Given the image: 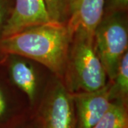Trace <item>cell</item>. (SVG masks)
I'll use <instances>...</instances> for the list:
<instances>
[{
    "mask_svg": "<svg viewBox=\"0 0 128 128\" xmlns=\"http://www.w3.org/2000/svg\"><path fill=\"white\" fill-rule=\"evenodd\" d=\"M30 118L26 96L10 82L0 66V128H17Z\"/></svg>",
    "mask_w": 128,
    "mask_h": 128,
    "instance_id": "8992f818",
    "label": "cell"
},
{
    "mask_svg": "<svg viewBox=\"0 0 128 128\" xmlns=\"http://www.w3.org/2000/svg\"><path fill=\"white\" fill-rule=\"evenodd\" d=\"M92 128H128V102L112 100Z\"/></svg>",
    "mask_w": 128,
    "mask_h": 128,
    "instance_id": "30bf717a",
    "label": "cell"
},
{
    "mask_svg": "<svg viewBox=\"0 0 128 128\" xmlns=\"http://www.w3.org/2000/svg\"><path fill=\"white\" fill-rule=\"evenodd\" d=\"M14 0H0V38L12 13Z\"/></svg>",
    "mask_w": 128,
    "mask_h": 128,
    "instance_id": "4fadbf2b",
    "label": "cell"
},
{
    "mask_svg": "<svg viewBox=\"0 0 128 128\" xmlns=\"http://www.w3.org/2000/svg\"><path fill=\"white\" fill-rule=\"evenodd\" d=\"M77 128H92L110 105L108 83L99 90L72 93Z\"/></svg>",
    "mask_w": 128,
    "mask_h": 128,
    "instance_id": "52a82bcc",
    "label": "cell"
},
{
    "mask_svg": "<svg viewBox=\"0 0 128 128\" xmlns=\"http://www.w3.org/2000/svg\"><path fill=\"white\" fill-rule=\"evenodd\" d=\"M52 22L67 24L70 16L71 0H44Z\"/></svg>",
    "mask_w": 128,
    "mask_h": 128,
    "instance_id": "7c38bea8",
    "label": "cell"
},
{
    "mask_svg": "<svg viewBox=\"0 0 128 128\" xmlns=\"http://www.w3.org/2000/svg\"><path fill=\"white\" fill-rule=\"evenodd\" d=\"M104 13V0H71L70 16L67 24L72 32L82 26L93 33Z\"/></svg>",
    "mask_w": 128,
    "mask_h": 128,
    "instance_id": "9c48e42d",
    "label": "cell"
},
{
    "mask_svg": "<svg viewBox=\"0 0 128 128\" xmlns=\"http://www.w3.org/2000/svg\"><path fill=\"white\" fill-rule=\"evenodd\" d=\"M0 66L10 82L26 96L32 115L54 74L36 61L14 54H0Z\"/></svg>",
    "mask_w": 128,
    "mask_h": 128,
    "instance_id": "277c9868",
    "label": "cell"
},
{
    "mask_svg": "<svg viewBox=\"0 0 128 128\" xmlns=\"http://www.w3.org/2000/svg\"><path fill=\"white\" fill-rule=\"evenodd\" d=\"M108 83L110 101L128 102V52L122 58L113 79Z\"/></svg>",
    "mask_w": 128,
    "mask_h": 128,
    "instance_id": "8fae6325",
    "label": "cell"
},
{
    "mask_svg": "<svg viewBox=\"0 0 128 128\" xmlns=\"http://www.w3.org/2000/svg\"><path fill=\"white\" fill-rule=\"evenodd\" d=\"M108 81L96 54L93 33L82 26L72 31L63 82L71 93L90 92L103 88Z\"/></svg>",
    "mask_w": 128,
    "mask_h": 128,
    "instance_id": "7a4b0ae2",
    "label": "cell"
},
{
    "mask_svg": "<svg viewBox=\"0 0 128 128\" xmlns=\"http://www.w3.org/2000/svg\"><path fill=\"white\" fill-rule=\"evenodd\" d=\"M17 128H36L34 126V124L33 122L31 121V120L29 119L28 120H27L26 122H25L24 123L22 124V125H20V126Z\"/></svg>",
    "mask_w": 128,
    "mask_h": 128,
    "instance_id": "9a60e30c",
    "label": "cell"
},
{
    "mask_svg": "<svg viewBox=\"0 0 128 128\" xmlns=\"http://www.w3.org/2000/svg\"><path fill=\"white\" fill-rule=\"evenodd\" d=\"M93 39L96 54L111 80L128 52V12L104 13L94 29Z\"/></svg>",
    "mask_w": 128,
    "mask_h": 128,
    "instance_id": "3957f363",
    "label": "cell"
},
{
    "mask_svg": "<svg viewBox=\"0 0 128 128\" xmlns=\"http://www.w3.org/2000/svg\"><path fill=\"white\" fill-rule=\"evenodd\" d=\"M72 32L50 22L0 38V54H14L35 60L63 80Z\"/></svg>",
    "mask_w": 128,
    "mask_h": 128,
    "instance_id": "6da1fadb",
    "label": "cell"
},
{
    "mask_svg": "<svg viewBox=\"0 0 128 128\" xmlns=\"http://www.w3.org/2000/svg\"><path fill=\"white\" fill-rule=\"evenodd\" d=\"M128 0H104V13L128 12Z\"/></svg>",
    "mask_w": 128,
    "mask_h": 128,
    "instance_id": "5bb4252c",
    "label": "cell"
},
{
    "mask_svg": "<svg viewBox=\"0 0 128 128\" xmlns=\"http://www.w3.org/2000/svg\"><path fill=\"white\" fill-rule=\"evenodd\" d=\"M30 120L36 128H77L72 93L55 75Z\"/></svg>",
    "mask_w": 128,
    "mask_h": 128,
    "instance_id": "5b68a950",
    "label": "cell"
},
{
    "mask_svg": "<svg viewBox=\"0 0 128 128\" xmlns=\"http://www.w3.org/2000/svg\"><path fill=\"white\" fill-rule=\"evenodd\" d=\"M50 22L52 21L44 0H14L12 13L5 26L2 37Z\"/></svg>",
    "mask_w": 128,
    "mask_h": 128,
    "instance_id": "ba28073f",
    "label": "cell"
}]
</instances>
